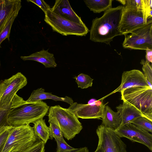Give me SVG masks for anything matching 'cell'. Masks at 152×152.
<instances>
[{
  "instance_id": "obj_1",
  "label": "cell",
  "mask_w": 152,
  "mask_h": 152,
  "mask_svg": "<svg viewBox=\"0 0 152 152\" xmlns=\"http://www.w3.org/2000/svg\"><path fill=\"white\" fill-rule=\"evenodd\" d=\"M49 109V106L42 100L27 102L16 94L12 101L8 114V124L16 126L33 123L43 118Z\"/></svg>"
},
{
  "instance_id": "obj_2",
  "label": "cell",
  "mask_w": 152,
  "mask_h": 152,
  "mask_svg": "<svg viewBox=\"0 0 152 152\" xmlns=\"http://www.w3.org/2000/svg\"><path fill=\"white\" fill-rule=\"evenodd\" d=\"M122 7H112L104 11L101 17L93 20L90 31L91 40L110 45L115 37L122 35L118 28Z\"/></svg>"
},
{
  "instance_id": "obj_3",
  "label": "cell",
  "mask_w": 152,
  "mask_h": 152,
  "mask_svg": "<svg viewBox=\"0 0 152 152\" xmlns=\"http://www.w3.org/2000/svg\"><path fill=\"white\" fill-rule=\"evenodd\" d=\"M48 115L55 118L59 123L63 136L71 140L80 133L83 127L75 114L68 108L59 105L49 108Z\"/></svg>"
},
{
  "instance_id": "obj_4",
  "label": "cell",
  "mask_w": 152,
  "mask_h": 152,
  "mask_svg": "<svg viewBox=\"0 0 152 152\" xmlns=\"http://www.w3.org/2000/svg\"><path fill=\"white\" fill-rule=\"evenodd\" d=\"M121 93L122 100L129 103L152 120V88L134 87L126 89Z\"/></svg>"
},
{
  "instance_id": "obj_5",
  "label": "cell",
  "mask_w": 152,
  "mask_h": 152,
  "mask_svg": "<svg viewBox=\"0 0 152 152\" xmlns=\"http://www.w3.org/2000/svg\"><path fill=\"white\" fill-rule=\"evenodd\" d=\"M45 14V21L53 31L63 35L85 36L89 31L84 23H79L67 20L52 11L51 8Z\"/></svg>"
},
{
  "instance_id": "obj_6",
  "label": "cell",
  "mask_w": 152,
  "mask_h": 152,
  "mask_svg": "<svg viewBox=\"0 0 152 152\" xmlns=\"http://www.w3.org/2000/svg\"><path fill=\"white\" fill-rule=\"evenodd\" d=\"M37 139L29 124L12 126L2 152H12L28 147Z\"/></svg>"
},
{
  "instance_id": "obj_7",
  "label": "cell",
  "mask_w": 152,
  "mask_h": 152,
  "mask_svg": "<svg viewBox=\"0 0 152 152\" xmlns=\"http://www.w3.org/2000/svg\"><path fill=\"white\" fill-rule=\"evenodd\" d=\"M123 35L125 39L122 45L125 48L152 49V21Z\"/></svg>"
},
{
  "instance_id": "obj_8",
  "label": "cell",
  "mask_w": 152,
  "mask_h": 152,
  "mask_svg": "<svg viewBox=\"0 0 152 152\" xmlns=\"http://www.w3.org/2000/svg\"><path fill=\"white\" fill-rule=\"evenodd\" d=\"M27 79L18 72L10 78L0 82V109L10 105L17 92L25 86Z\"/></svg>"
},
{
  "instance_id": "obj_9",
  "label": "cell",
  "mask_w": 152,
  "mask_h": 152,
  "mask_svg": "<svg viewBox=\"0 0 152 152\" xmlns=\"http://www.w3.org/2000/svg\"><path fill=\"white\" fill-rule=\"evenodd\" d=\"M98 145L104 152H127L126 145L114 131L101 124L96 131Z\"/></svg>"
},
{
  "instance_id": "obj_10",
  "label": "cell",
  "mask_w": 152,
  "mask_h": 152,
  "mask_svg": "<svg viewBox=\"0 0 152 152\" xmlns=\"http://www.w3.org/2000/svg\"><path fill=\"white\" fill-rule=\"evenodd\" d=\"M145 24L142 10L125 5L123 6L118 28L122 35Z\"/></svg>"
},
{
  "instance_id": "obj_11",
  "label": "cell",
  "mask_w": 152,
  "mask_h": 152,
  "mask_svg": "<svg viewBox=\"0 0 152 152\" xmlns=\"http://www.w3.org/2000/svg\"><path fill=\"white\" fill-rule=\"evenodd\" d=\"M120 137H125L133 142L141 143L152 151V135L143 131L132 123H129L114 130Z\"/></svg>"
},
{
  "instance_id": "obj_12",
  "label": "cell",
  "mask_w": 152,
  "mask_h": 152,
  "mask_svg": "<svg viewBox=\"0 0 152 152\" xmlns=\"http://www.w3.org/2000/svg\"><path fill=\"white\" fill-rule=\"evenodd\" d=\"M106 104L102 102L87 104L73 102L68 109L72 112L77 117L82 119H96L102 118L103 108Z\"/></svg>"
},
{
  "instance_id": "obj_13",
  "label": "cell",
  "mask_w": 152,
  "mask_h": 152,
  "mask_svg": "<svg viewBox=\"0 0 152 152\" xmlns=\"http://www.w3.org/2000/svg\"><path fill=\"white\" fill-rule=\"evenodd\" d=\"M139 86H149L143 73L133 69L123 72L121 85L114 91L121 92L127 88Z\"/></svg>"
},
{
  "instance_id": "obj_14",
  "label": "cell",
  "mask_w": 152,
  "mask_h": 152,
  "mask_svg": "<svg viewBox=\"0 0 152 152\" xmlns=\"http://www.w3.org/2000/svg\"><path fill=\"white\" fill-rule=\"evenodd\" d=\"M21 7L20 0H0V33L11 18L18 15Z\"/></svg>"
},
{
  "instance_id": "obj_15",
  "label": "cell",
  "mask_w": 152,
  "mask_h": 152,
  "mask_svg": "<svg viewBox=\"0 0 152 152\" xmlns=\"http://www.w3.org/2000/svg\"><path fill=\"white\" fill-rule=\"evenodd\" d=\"M116 109L121 119L119 127L131 123L141 117L148 118L135 107L126 101L123 100L122 104L117 106Z\"/></svg>"
},
{
  "instance_id": "obj_16",
  "label": "cell",
  "mask_w": 152,
  "mask_h": 152,
  "mask_svg": "<svg viewBox=\"0 0 152 152\" xmlns=\"http://www.w3.org/2000/svg\"><path fill=\"white\" fill-rule=\"evenodd\" d=\"M51 10L67 20L79 23H84L81 18L72 9L68 0H56Z\"/></svg>"
},
{
  "instance_id": "obj_17",
  "label": "cell",
  "mask_w": 152,
  "mask_h": 152,
  "mask_svg": "<svg viewBox=\"0 0 152 152\" xmlns=\"http://www.w3.org/2000/svg\"><path fill=\"white\" fill-rule=\"evenodd\" d=\"M48 50L43 49L28 56H21L20 58L23 61L32 60L40 63L46 68L56 67L57 64L54 55L49 52Z\"/></svg>"
},
{
  "instance_id": "obj_18",
  "label": "cell",
  "mask_w": 152,
  "mask_h": 152,
  "mask_svg": "<svg viewBox=\"0 0 152 152\" xmlns=\"http://www.w3.org/2000/svg\"><path fill=\"white\" fill-rule=\"evenodd\" d=\"M46 99L63 101L70 105L74 102L72 99L69 97L66 96L64 97H61L53 95L51 93L45 92V89L42 88H38L34 90L29 97L26 101L27 102H32Z\"/></svg>"
},
{
  "instance_id": "obj_19",
  "label": "cell",
  "mask_w": 152,
  "mask_h": 152,
  "mask_svg": "<svg viewBox=\"0 0 152 152\" xmlns=\"http://www.w3.org/2000/svg\"><path fill=\"white\" fill-rule=\"evenodd\" d=\"M101 118L102 125L114 130L120 126L121 122L119 113L113 111L108 105L104 107Z\"/></svg>"
},
{
  "instance_id": "obj_20",
  "label": "cell",
  "mask_w": 152,
  "mask_h": 152,
  "mask_svg": "<svg viewBox=\"0 0 152 152\" xmlns=\"http://www.w3.org/2000/svg\"><path fill=\"white\" fill-rule=\"evenodd\" d=\"M33 123V128L37 138L42 140L45 144L50 138V130L46 124L45 120L41 118Z\"/></svg>"
},
{
  "instance_id": "obj_21",
  "label": "cell",
  "mask_w": 152,
  "mask_h": 152,
  "mask_svg": "<svg viewBox=\"0 0 152 152\" xmlns=\"http://www.w3.org/2000/svg\"><path fill=\"white\" fill-rule=\"evenodd\" d=\"M84 1L91 11L95 13H99L112 8L113 0H84Z\"/></svg>"
},
{
  "instance_id": "obj_22",
  "label": "cell",
  "mask_w": 152,
  "mask_h": 152,
  "mask_svg": "<svg viewBox=\"0 0 152 152\" xmlns=\"http://www.w3.org/2000/svg\"><path fill=\"white\" fill-rule=\"evenodd\" d=\"M48 122L50 123L49 127L50 130V139L54 138L55 140H62L64 139L61 129L56 119L54 117L48 115Z\"/></svg>"
},
{
  "instance_id": "obj_23",
  "label": "cell",
  "mask_w": 152,
  "mask_h": 152,
  "mask_svg": "<svg viewBox=\"0 0 152 152\" xmlns=\"http://www.w3.org/2000/svg\"><path fill=\"white\" fill-rule=\"evenodd\" d=\"M131 123L143 131L151 133L152 132V120L147 118L140 117Z\"/></svg>"
},
{
  "instance_id": "obj_24",
  "label": "cell",
  "mask_w": 152,
  "mask_h": 152,
  "mask_svg": "<svg viewBox=\"0 0 152 152\" xmlns=\"http://www.w3.org/2000/svg\"><path fill=\"white\" fill-rule=\"evenodd\" d=\"M142 10L143 15L144 23L147 24L152 21V0H141Z\"/></svg>"
},
{
  "instance_id": "obj_25",
  "label": "cell",
  "mask_w": 152,
  "mask_h": 152,
  "mask_svg": "<svg viewBox=\"0 0 152 152\" xmlns=\"http://www.w3.org/2000/svg\"><path fill=\"white\" fill-rule=\"evenodd\" d=\"M74 78L75 79L78 87L82 89L86 88L92 85L93 79L86 74L81 73Z\"/></svg>"
},
{
  "instance_id": "obj_26",
  "label": "cell",
  "mask_w": 152,
  "mask_h": 152,
  "mask_svg": "<svg viewBox=\"0 0 152 152\" xmlns=\"http://www.w3.org/2000/svg\"><path fill=\"white\" fill-rule=\"evenodd\" d=\"M45 145L43 141L37 138L31 146L12 152H44Z\"/></svg>"
},
{
  "instance_id": "obj_27",
  "label": "cell",
  "mask_w": 152,
  "mask_h": 152,
  "mask_svg": "<svg viewBox=\"0 0 152 152\" xmlns=\"http://www.w3.org/2000/svg\"><path fill=\"white\" fill-rule=\"evenodd\" d=\"M142 65V69L149 86L152 88V69L150 63L142 59L140 62Z\"/></svg>"
},
{
  "instance_id": "obj_28",
  "label": "cell",
  "mask_w": 152,
  "mask_h": 152,
  "mask_svg": "<svg viewBox=\"0 0 152 152\" xmlns=\"http://www.w3.org/2000/svg\"><path fill=\"white\" fill-rule=\"evenodd\" d=\"M18 15H14L11 18L4 29L0 33V48H1V44L7 38L9 41L10 40L9 38L11 27L15 19Z\"/></svg>"
},
{
  "instance_id": "obj_29",
  "label": "cell",
  "mask_w": 152,
  "mask_h": 152,
  "mask_svg": "<svg viewBox=\"0 0 152 152\" xmlns=\"http://www.w3.org/2000/svg\"><path fill=\"white\" fill-rule=\"evenodd\" d=\"M10 106L11 104L5 108L0 109V132L5 126L9 125L7 122V117Z\"/></svg>"
},
{
  "instance_id": "obj_30",
  "label": "cell",
  "mask_w": 152,
  "mask_h": 152,
  "mask_svg": "<svg viewBox=\"0 0 152 152\" xmlns=\"http://www.w3.org/2000/svg\"><path fill=\"white\" fill-rule=\"evenodd\" d=\"M57 144L56 152H69L75 149L68 145L64 139L62 140H55Z\"/></svg>"
},
{
  "instance_id": "obj_31",
  "label": "cell",
  "mask_w": 152,
  "mask_h": 152,
  "mask_svg": "<svg viewBox=\"0 0 152 152\" xmlns=\"http://www.w3.org/2000/svg\"><path fill=\"white\" fill-rule=\"evenodd\" d=\"M12 126H7L0 132V152H2L3 150Z\"/></svg>"
},
{
  "instance_id": "obj_32",
  "label": "cell",
  "mask_w": 152,
  "mask_h": 152,
  "mask_svg": "<svg viewBox=\"0 0 152 152\" xmlns=\"http://www.w3.org/2000/svg\"><path fill=\"white\" fill-rule=\"evenodd\" d=\"M27 1L28 2L34 3L38 6L44 13L51 8L49 5L43 0H27Z\"/></svg>"
},
{
  "instance_id": "obj_33",
  "label": "cell",
  "mask_w": 152,
  "mask_h": 152,
  "mask_svg": "<svg viewBox=\"0 0 152 152\" xmlns=\"http://www.w3.org/2000/svg\"><path fill=\"white\" fill-rule=\"evenodd\" d=\"M125 5L133 7L139 10H142L141 0H126Z\"/></svg>"
},
{
  "instance_id": "obj_34",
  "label": "cell",
  "mask_w": 152,
  "mask_h": 152,
  "mask_svg": "<svg viewBox=\"0 0 152 152\" xmlns=\"http://www.w3.org/2000/svg\"><path fill=\"white\" fill-rule=\"evenodd\" d=\"M145 61L149 63L152 62V49L148 48L146 50Z\"/></svg>"
},
{
  "instance_id": "obj_35",
  "label": "cell",
  "mask_w": 152,
  "mask_h": 152,
  "mask_svg": "<svg viewBox=\"0 0 152 152\" xmlns=\"http://www.w3.org/2000/svg\"><path fill=\"white\" fill-rule=\"evenodd\" d=\"M69 152H89V151L88 148L85 147L78 148H75V150Z\"/></svg>"
},
{
  "instance_id": "obj_36",
  "label": "cell",
  "mask_w": 152,
  "mask_h": 152,
  "mask_svg": "<svg viewBox=\"0 0 152 152\" xmlns=\"http://www.w3.org/2000/svg\"><path fill=\"white\" fill-rule=\"evenodd\" d=\"M94 152H104L102 148L100 146L98 145L97 148Z\"/></svg>"
},
{
  "instance_id": "obj_37",
  "label": "cell",
  "mask_w": 152,
  "mask_h": 152,
  "mask_svg": "<svg viewBox=\"0 0 152 152\" xmlns=\"http://www.w3.org/2000/svg\"><path fill=\"white\" fill-rule=\"evenodd\" d=\"M117 1L121 3L123 5H125L126 4V0H117Z\"/></svg>"
},
{
  "instance_id": "obj_38",
  "label": "cell",
  "mask_w": 152,
  "mask_h": 152,
  "mask_svg": "<svg viewBox=\"0 0 152 152\" xmlns=\"http://www.w3.org/2000/svg\"><path fill=\"white\" fill-rule=\"evenodd\" d=\"M1 66V62H0V66Z\"/></svg>"
}]
</instances>
